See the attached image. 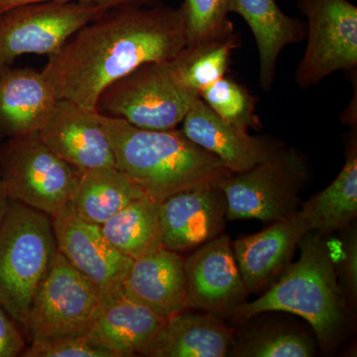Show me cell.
Wrapping results in <instances>:
<instances>
[{"mask_svg": "<svg viewBox=\"0 0 357 357\" xmlns=\"http://www.w3.org/2000/svg\"><path fill=\"white\" fill-rule=\"evenodd\" d=\"M166 321L121 294L102 301L84 335L91 344L114 357L143 356L163 330Z\"/></svg>", "mask_w": 357, "mask_h": 357, "instance_id": "17", "label": "cell"}, {"mask_svg": "<svg viewBox=\"0 0 357 357\" xmlns=\"http://www.w3.org/2000/svg\"><path fill=\"white\" fill-rule=\"evenodd\" d=\"M185 46L182 6L114 7L49 56L42 74L57 100L96 110L110 84L148 63L171 62Z\"/></svg>", "mask_w": 357, "mask_h": 357, "instance_id": "1", "label": "cell"}, {"mask_svg": "<svg viewBox=\"0 0 357 357\" xmlns=\"http://www.w3.org/2000/svg\"><path fill=\"white\" fill-rule=\"evenodd\" d=\"M81 174L38 134L9 138L0 150V178L7 198L50 218L70 204Z\"/></svg>", "mask_w": 357, "mask_h": 357, "instance_id": "7", "label": "cell"}, {"mask_svg": "<svg viewBox=\"0 0 357 357\" xmlns=\"http://www.w3.org/2000/svg\"><path fill=\"white\" fill-rule=\"evenodd\" d=\"M184 258L176 251L159 248L129 269L122 293L136 304L168 319L187 309Z\"/></svg>", "mask_w": 357, "mask_h": 357, "instance_id": "18", "label": "cell"}, {"mask_svg": "<svg viewBox=\"0 0 357 357\" xmlns=\"http://www.w3.org/2000/svg\"><path fill=\"white\" fill-rule=\"evenodd\" d=\"M309 231L311 225L299 210L262 231L241 237L232 243L237 266L249 293L266 291L284 273L300 239Z\"/></svg>", "mask_w": 357, "mask_h": 357, "instance_id": "15", "label": "cell"}, {"mask_svg": "<svg viewBox=\"0 0 357 357\" xmlns=\"http://www.w3.org/2000/svg\"><path fill=\"white\" fill-rule=\"evenodd\" d=\"M230 356L241 357H311L316 345L311 338L285 328H255L234 337Z\"/></svg>", "mask_w": 357, "mask_h": 357, "instance_id": "26", "label": "cell"}, {"mask_svg": "<svg viewBox=\"0 0 357 357\" xmlns=\"http://www.w3.org/2000/svg\"><path fill=\"white\" fill-rule=\"evenodd\" d=\"M229 9L245 20L255 36L259 58L258 82L268 93L276 81L282 52L306 37L305 23L284 13L276 0H230Z\"/></svg>", "mask_w": 357, "mask_h": 357, "instance_id": "20", "label": "cell"}, {"mask_svg": "<svg viewBox=\"0 0 357 357\" xmlns=\"http://www.w3.org/2000/svg\"><path fill=\"white\" fill-rule=\"evenodd\" d=\"M100 303L98 288L58 251L23 328L32 342L82 337L89 332Z\"/></svg>", "mask_w": 357, "mask_h": 357, "instance_id": "8", "label": "cell"}, {"mask_svg": "<svg viewBox=\"0 0 357 357\" xmlns=\"http://www.w3.org/2000/svg\"><path fill=\"white\" fill-rule=\"evenodd\" d=\"M185 310L167 319L163 330L143 356L223 357L229 354L236 337L234 328L215 314H195Z\"/></svg>", "mask_w": 357, "mask_h": 357, "instance_id": "21", "label": "cell"}, {"mask_svg": "<svg viewBox=\"0 0 357 357\" xmlns=\"http://www.w3.org/2000/svg\"><path fill=\"white\" fill-rule=\"evenodd\" d=\"M199 98L222 121L248 131L259 130L261 119L256 112L257 98L243 84L227 76L206 86Z\"/></svg>", "mask_w": 357, "mask_h": 357, "instance_id": "27", "label": "cell"}, {"mask_svg": "<svg viewBox=\"0 0 357 357\" xmlns=\"http://www.w3.org/2000/svg\"><path fill=\"white\" fill-rule=\"evenodd\" d=\"M26 347L25 338L16 321L0 304V357L21 356Z\"/></svg>", "mask_w": 357, "mask_h": 357, "instance_id": "31", "label": "cell"}, {"mask_svg": "<svg viewBox=\"0 0 357 357\" xmlns=\"http://www.w3.org/2000/svg\"><path fill=\"white\" fill-rule=\"evenodd\" d=\"M37 134L54 153L81 172L115 167L114 149L96 109L57 100Z\"/></svg>", "mask_w": 357, "mask_h": 357, "instance_id": "13", "label": "cell"}, {"mask_svg": "<svg viewBox=\"0 0 357 357\" xmlns=\"http://www.w3.org/2000/svg\"><path fill=\"white\" fill-rule=\"evenodd\" d=\"M56 100L42 72L11 66L0 70V136L38 133Z\"/></svg>", "mask_w": 357, "mask_h": 357, "instance_id": "19", "label": "cell"}, {"mask_svg": "<svg viewBox=\"0 0 357 357\" xmlns=\"http://www.w3.org/2000/svg\"><path fill=\"white\" fill-rule=\"evenodd\" d=\"M307 17V46L295 82L307 89L337 70L357 67V7L349 0H298Z\"/></svg>", "mask_w": 357, "mask_h": 357, "instance_id": "10", "label": "cell"}, {"mask_svg": "<svg viewBox=\"0 0 357 357\" xmlns=\"http://www.w3.org/2000/svg\"><path fill=\"white\" fill-rule=\"evenodd\" d=\"M199 98L181 81L172 63H148L107 86L96 110L137 128L172 130Z\"/></svg>", "mask_w": 357, "mask_h": 357, "instance_id": "5", "label": "cell"}, {"mask_svg": "<svg viewBox=\"0 0 357 357\" xmlns=\"http://www.w3.org/2000/svg\"><path fill=\"white\" fill-rule=\"evenodd\" d=\"M39 1L79 2V3L95 4L112 9L124 6H147L157 0H0V15L14 7Z\"/></svg>", "mask_w": 357, "mask_h": 357, "instance_id": "32", "label": "cell"}, {"mask_svg": "<svg viewBox=\"0 0 357 357\" xmlns=\"http://www.w3.org/2000/svg\"><path fill=\"white\" fill-rule=\"evenodd\" d=\"M100 114L114 149L115 167L158 203L180 192L218 185L232 174L182 129L149 130Z\"/></svg>", "mask_w": 357, "mask_h": 357, "instance_id": "2", "label": "cell"}, {"mask_svg": "<svg viewBox=\"0 0 357 357\" xmlns=\"http://www.w3.org/2000/svg\"><path fill=\"white\" fill-rule=\"evenodd\" d=\"M187 309L215 316H232L248 291L229 236L222 234L204 243L184 260Z\"/></svg>", "mask_w": 357, "mask_h": 357, "instance_id": "12", "label": "cell"}, {"mask_svg": "<svg viewBox=\"0 0 357 357\" xmlns=\"http://www.w3.org/2000/svg\"><path fill=\"white\" fill-rule=\"evenodd\" d=\"M312 230L321 236L347 229L357 215V143L352 135L345 152V162L335 181L312 196L301 208Z\"/></svg>", "mask_w": 357, "mask_h": 357, "instance_id": "23", "label": "cell"}, {"mask_svg": "<svg viewBox=\"0 0 357 357\" xmlns=\"http://www.w3.org/2000/svg\"><path fill=\"white\" fill-rule=\"evenodd\" d=\"M239 42L234 35L217 43L185 47L171 63L181 81L199 93L227 75L232 52L238 48Z\"/></svg>", "mask_w": 357, "mask_h": 357, "instance_id": "25", "label": "cell"}, {"mask_svg": "<svg viewBox=\"0 0 357 357\" xmlns=\"http://www.w3.org/2000/svg\"><path fill=\"white\" fill-rule=\"evenodd\" d=\"M51 218L59 252L98 288L102 301L123 294L134 260L107 241L102 227L77 217L70 204Z\"/></svg>", "mask_w": 357, "mask_h": 357, "instance_id": "11", "label": "cell"}, {"mask_svg": "<svg viewBox=\"0 0 357 357\" xmlns=\"http://www.w3.org/2000/svg\"><path fill=\"white\" fill-rule=\"evenodd\" d=\"M227 204L218 185L195 188L169 197L159 204L162 245L181 252L220 236Z\"/></svg>", "mask_w": 357, "mask_h": 357, "instance_id": "14", "label": "cell"}, {"mask_svg": "<svg viewBox=\"0 0 357 357\" xmlns=\"http://www.w3.org/2000/svg\"><path fill=\"white\" fill-rule=\"evenodd\" d=\"M24 357H114L109 351L96 347L86 337L61 338L52 342H32Z\"/></svg>", "mask_w": 357, "mask_h": 357, "instance_id": "29", "label": "cell"}, {"mask_svg": "<svg viewBox=\"0 0 357 357\" xmlns=\"http://www.w3.org/2000/svg\"><path fill=\"white\" fill-rule=\"evenodd\" d=\"M230 0H184L187 46L217 43L234 37V23L229 20Z\"/></svg>", "mask_w": 357, "mask_h": 357, "instance_id": "28", "label": "cell"}, {"mask_svg": "<svg viewBox=\"0 0 357 357\" xmlns=\"http://www.w3.org/2000/svg\"><path fill=\"white\" fill-rule=\"evenodd\" d=\"M324 236L314 230L305 234L298 243L299 260L289 265L257 300L237 307L234 321L244 324L263 312H290L306 319L321 347L335 344L344 330L347 305L333 249Z\"/></svg>", "mask_w": 357, "mask_h": 357, "instance_id": "3", "label": "cell"}, {"mask_svg": "<svg viewBox=\"0 0 357 357\" xmlns=\"http://www.w3.org/2000/svg\"><path fill=\"white\" fill-rule=\"evenodd\" d=\"M182 124L189 139L218 157L232 174L250 170L283 147L273 138L250 135L222 121L201 98L192 103Z\"/></svg>", "mask_w": 357, "mask_h": 357, "instance_id": "16", "label": "cell"}, {"mask_svg": "<svg viewBox=\"0 0 357 357\" xmlns=\"http://www.w3.org/2000/svg\"><path fill=\"white\" fill-rule=\"evenodd\" d=\"M158 202L144 196L129 204L107 222L102 230L122 255L136 260L162 245Z\"/></svg>", "mask_w": 357, "mask_h": 357, "instance_id": "24", "label": "cell"}, {"mask_svg": "<svg viewBox=\"0 0 357 357\" xmlns=\"http://www.w3.org/2000/svg\"><path fill=\"white\" fill-rule=\"evenodd\" d=\"M340 241V261L338 272L340 276V287L344 296L351 301L357 297V234L354 227H347L342 229Z\"/></svg>", "mask_w": 357, "mask_h": 357, "instance_id": "30", "label": "cell"}, {"mask_svg": "<svg viewBox=\"0 0 357 357\" xmlns=\"http://www.w3.org/2000/svg\"><path fill=\"white\" fill-rule=\"evenodd\" d=\"M146 196L116 167L82 172L70 206L77 217L102 225L129 204Z\"/></svg>", "mask_w": 357, "mask_h": 357, "instance_id": "22", "label": "cell"}, {"mask_svg": "<svg viewBox=\"0 0 357 357\" xmlns=\"http://www.w3.org/2000/svg\"><path fill=\"white\" fill-rule=\"evenodd\" d=\"M57 252L52 218L9 201L0 223V304L22 326Z\"/></svg>", "mask_w": 357, "mask_h": 357, "instance_id": "4", "label": "cell"}, {"mask_svg": "<svg viewBox=\"0 0 357 357\" xmlns=\"http://www.w3.org/2000/svg\"><path fill=\"white\" fill-rule=\"evenodd\" d=\"M307 176L306 158L283 146L250 170L223 178L218 185L227 199V220L274 222L295 215Z\"/></svg>", "mask_w": 357, "mask_h": 357, "instance_id": "6", "label": "cell"}, {"mask_svg": "<svg viewBox=\"0 0 357 357\" xmlns=\"http://www.w3.org/2000/svg\"><path fill=\"white\" fill-rule=\"evenodd\" d=\"M9 199L6 197V192H4L3 185H2L1 178H0V223L3 220L4 215H6L7 206H8Z\"/></svg>", "mask_w": 357, "mask_h": 357, "instance_id": "33", "label": "cell"}, {"mask_svg": "<svg viewBox=\"0 0 357 357\" xmlns=\"http://www.w3.org/2000/svg\"><path fill=\"white\" fill-rule=\"evenodd\" d=\"M107 7L79 2L39 1L0 15V70L25 54L53 55Z\"/></svg>", "mask_w": 357, "mask_h": 357, "instance_id": "9", "label": "cell"}]
</instances>
